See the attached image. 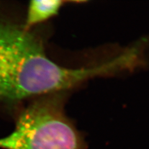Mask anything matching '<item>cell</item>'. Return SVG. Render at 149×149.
Instances as JSON below:
<instances>
[{
  "instance_id": "1",
  "label": "cell",
  "mask_w": 149,
  "mask_h": 149,
  "mask_svg": "<svg viewBox=\"0 0 149 149\" xmlns=\"http://www.w3.org/2000/svg\"><path fill=\"white\" fill-rule=\"evenodd\" d=\"M88 70L60 66L23 25L0 22V101L20 102L57 93L88 80Z\"/></svg>"
},
{
  "instance_id": "3",
  "label": "cell",
  "mask_w": 149,
  "mask_h": 149,
  "mask_svg": "<svg viewBox=\"0 0 149 149\" xmlns=\"http://www.w3.org/2000/svg\"><path fill=\"white\" fill-rule=\"evenodd\" d=\"M65 1L62 0H34L28 6L26 21V29L49 19L57 15Z\"/></svg>"
},
{
  "instance_id": "2",
  "label": "cell",
  "mask_w": 149,
  "mask_h": 149,
  "mask_svg": "<svg viewBox=\"0 0 149 149\" xmlns=\"http://www.w3.org/2000/svg\"><path fill=\"white\" fill-rule=\"evenodd\" d=\"M0 149H86L65 116L59 95L43 97L21 111L15 129L0 138Z\"/></svg>"
}]
</instances>
